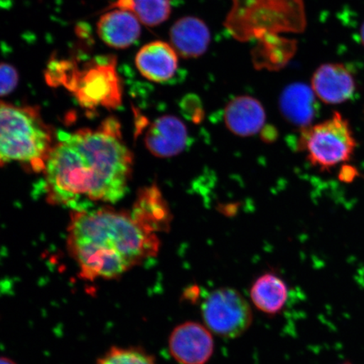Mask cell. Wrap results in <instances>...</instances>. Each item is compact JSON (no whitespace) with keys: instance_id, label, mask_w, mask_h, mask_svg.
I'll return each instance as SVG.
<instances>
[{"instance_id":"cell-1","label":"cell","mask_w":364,"mask_h":364,"mask_svg":"<svg viewBox=\"0 0 364 364\" xmlns=\"http://www.w3.org/2000/svg\"><path fill=\"white\" fill-rule=\"evenodd\" d=\"M133 156L113 118L97 129L61 133L44 170L49 203L74 211L113 203L126 193Z\"/></svg>"},{"instance_id":"cell-6","label":"cell","mask_w":364,"mask_h":364,"mask_svg":"<svg viewBox=\"0 0 364 364\" xmlns=\"http://www.w3.org/2000/svg\"><path fill=\"white\" fill-rule=\"evenodd\" d=\"M204 325L213 334L235 339L252 324L253 313L247 299L238 290L221 288L212 291L201 306Z\"/></svg>"},{"instance_id":"cell-21","label":"cell","mask_w":364,"mask_h":364,"mask_svg":"<svg viewBox=\"0 0 364 364\" xmlns=\"http://www.w3.org/2000/svg\"><path fill=\"white\" fill-rule=\"evenodd\" d=\"M361 38H362V41H363V45H364V24L362 27V30H361Z\"/></svg>"},{"instance_id":"cell-16","label":"cell","mask_w":364,"mask_h":364,"mask_svg":"<svg viewBox=\"0 0 364 364\" xmlns=\"http://www.w3.org/2000/svg\"><path fill=\"white\" fill-rule=\"evenodd\" d=\"M280 108L287 119L293 124H307L315 112L312 91L301 84L289 85L281 95Z\"/></svg>"},{"instance_id":"cell-19","label":"cell","mask_w":364,"mask_h":364,"mask_svg":"<svg viewBox=\"0 0 364 364\" xmlns=\"http://www.w3.org/2000/svg\"><path fill=\"white\" fill-rule=\"evenodd\" d=\"M19 75L15 68L8 63H0V97L11 94L16 88Z\"/></svg>"},{"instance_id":"cell-2","label":"cell","mask_w":364,"mask_h":364,"mask_svg":"<svg viewBox=\"0 0 364 364\" xmlns=\"http://www.w3.org/2000/svg\"><path fill=\"white\" fill-rule=\"evenodd\" d=\"M68 250L81 279H119L159 252L156 234L131 212L102 208L74 211L68 229Z\"/></svg>"},{"instance_id":"cell-15","label":"cell","mask_w":364,"mask_h":364,"mask_svg":"<svg viewBox=\"0 0 364 364\" xmlns=\"http://www.w3.org/2000/svg\"><path fill=\"white\" fill-rule=\"evenodd\" d=\"M131 213L136 220L154 234L166 230L169 225V209L156 188L143 190Z\"/></svg>"},{"instance_id":"cell-4","label":"cell","mask_w":364,"mask_h":364,"mask_svg":"<svg viewBox=\"0 0 364 364\" xmlns=\"http://www.w3.org/2000/svg\"><path fill=\"white\" fill-rule=\"evenodd\" d=\"M46 80L55 87L65 86L85 108L115 109L122 103V81L113 56L95 58L81 70L75 62L54 59L48 66Z\"/></svg>"},{"instance_id":"cell-22","label":"cell","mask_w":364,"mask_h":364,"mask_svg":"<svg viewBox=\"0 0 364 364\" xmlns=\"http://www.w3.org/2000/svg\"><path fill=\"white\" fill-rule=\"evenodd\" d=\"M341 364H353L352 363H349V362H346V363H341Z\"/></svg>"},{"instance_id":"cell-11","label":"cell","mask_w":364,"mask_h":364,"mask_svg":"<svg viewBox=\"0 0 364 364\" xmlns=\"http://www.w3.org/2000/svg\"><path fill=\"white\" fill-rule=\"evenodd\" d=\"M97 33L102 42L109 47L127 48L139 38L140 22L133 13L116 9L100 18Z\"/></svg>"},{"instance_id":"cell-14","label":"cell","mask_w":364,"mask_h":364,"mask_svg":"<svg viewBox=\"0 0 364 364\" xmlns=\"http://www.w3.org/2000/svg\"><path fill=\"white\" fill-rule=\"evenodd\" d=\"M250 298L259 311L267 316L279 315L289 299V288L285 282L274 273H265L254 282Z\"/></svg>"},{"instance_id":"cell-17","label":"cell","mask_w":364,"mask_h":364,"mask_svg":"<svg viewBox=\"0 0 364 364\" xmlns=\"http://www.w3.org/2000/svg\"><path fill=\"white\" fill-rule=\"evenodd\" d=\"M112 7L133 13L140 23L149 27L162 24L171 13L170 0H117Z\"/></svg>"},{"instance_id":"cell-18","label":"cell","mask_w":364,"mask_h":364,"mask_svg":"<svg viewBox=\"0 0 364 364\" xmlns=\"http://www.w3.org/2000/svg\"><path fill=\"white\" fill-rule=\"evenodd\" d=\"M97 364H157L156 358L141 348L113 347Z\"/></svg>"},{"instance_id":"cell-13","label":"cell","mask_w":364,"mask_h":364,"mask_svg":"<svg viewBox=\"0 0 364 364\" xmlns=\"http://www.w3.org/2000/svg\"><path fill=\"white\" fill-rule=\"evenodd\" d=\"M225 124L234 134L249 136L260 131L266 120L262 105L257 99L243 95L231 101L225 112Z\"/></svg>"},{"instance_id":"cell-20","label":"cell","mask_w":364,"mask_h":364,"mask_svg":"<svg viewBox=\"0 0 364 364\" xmlns=\"http://www.w3.org/2000/svg\"><path fill=\"white\" fill-rule=\"evenodd\" d=\"M0 364H16L15 362L11 360V358H0Z\"/></svg>"},{"instance_id":"cell-8","label":"cell","mask_w":364,"mask_h":364,"mask_svg":"<svg viewBox=\"0 0 364 364\" xmlns=\"http://www.w3.org/2000/svg\"><path fill=\"white\" fill-rule=\"evenodd\" d=\"M178 53L171 45L161 41L144 46L135 58V65L140 74L156 83L171 80L178 68Z\"/></svg>"},{"instance_id":"cell-5","label":"cell","mask_w":364,"mask_h":364,"mask_svg":"<svg viewBox=\"0 0 364 364\" xmlns=\"http://www.w3.org/2000/svg\"><path fill=\"white\" fill-rule=\"evenodd\" d=\"M299 144L312 165L322 169L349 161L356 148L348 122L338 112L331 119L304 129Z\"/></svg>"},{"instance_id":"cell-12","label":"cell","mask_w":364,"mask_h":364,"mask_svg":"<svg viewBox=\"0 0 364 364\" xmlns=\"http://www.w3.org/2000/svg\"><path fill=\"white\" fill-rule=\"evenodd\" d=\"M170 39L173 48L181 57L193 58L206 53L211 35L208 27L199 18H181L171 26Z\"/></svg>"},{"instance_id":"cell-3","label":"cell","mask_w":364,"mask_h":364,"mask_svg":"<svg viewBox=\"0 0 364 364\" xmlns=\"http://www.w3.org/2000/svg\"><path fill=\"white\" fill-rule=\"evenodd\" d=\"M55 144L38 108L0 102V166L20 163L44 171Z\"/></svg>"},{"instance_id":"cell-7","label":"cell","mask_w":364,"mask_h":364,"mask_svg":"<svg viewBox=\"0 0 364 364\" xmlns=\"http://www.w3.org/2000/svg\"><path fill=\"white\" fill-rule=\"evenodd\" d=\"M168 347L180 364H207L215 353L213 333L201 323L186 321L171 331Z\"/></svg>"},{"instance_id":"cell-9","label":"cell","mask_w":364,"mask_h":364,"mask_svg":"<svg viewBox=\"0 0 364 364\" xmlns=\"http://www.w3.org/2000/svg\"><path fill=\"white\" fill-rule=\"evenodd\" d=\"M311 84L313 92L327 104L347 102L356 89L351 72L339 63H327L318 68Z\"/></svg>"},{"instance_id":"cell-10","label":"cell","mask_w":364,"mask_h":364,"mask_svg":"<svg viewBox=\"0 0 364 364\" xmlns=\"http://www.w3.org/2000/svg\"><path fill=\"white\" fill-rule=\"evenodd\" d=\"M188 135L186 126L178 118L164 116L150 127L145 143L154 156L169 157L183 150L188 144Z\"/></svg>"}]
</instances>
